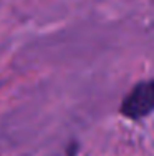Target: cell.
<instances>
[{
    "label": "cell",
    "mask_w": 154,
    "mask_h": 156,
    "mask_svg": "<svg viewBox=\"0 0 154 156\" xmlns=\"http://www.w3.org/2000/svg\"><path fill=\"white\" fill-rule=\"evenodd\" d=\"M154 111V78L141 80L121 101V115L128 120H142Z\"/></svg>",
    "instance_id": "cell-1"
}]
</instances>
